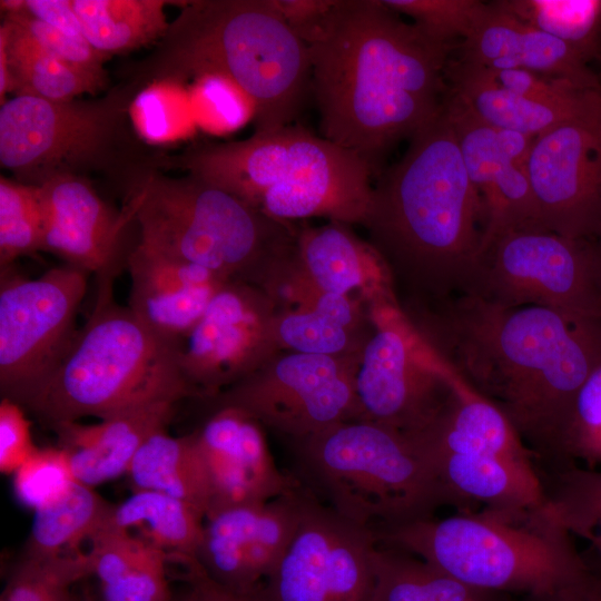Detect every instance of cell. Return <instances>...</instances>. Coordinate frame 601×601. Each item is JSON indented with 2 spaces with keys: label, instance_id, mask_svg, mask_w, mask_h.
Returning <instances> with one entry per match:
<instances>
[{
  "label": "cell",
  "instance_id": "1",
  "mask_svg": "<svg viewBox=\"0 0 601 601\" xmlns=\"http://www.w3.org/2000/svg\"><path fill=\"white\" fill-rule=\"evenodd\" d=\"M307 47L322 137L358 156L373 176L444 106L454 43L404 21L383 0H336Z\"/></svg>",
  "mask_w": 601,
  "mask_h": 601
},
{
  "label": "cell",
  "instance_id": "2",
  "mask_svg": "<svg viewBox=\"0 0 601 601\" xmlns=\"http://www.w3.org/2000/svg\"><path fill=\"white\" fill-rule=\"evenodd\" d=\"M404 313L535 457L556 461L575 395L601 362V328L542 306L503 307L469 294Z\"/></svg>",
  "mask_w": 601,
  "mask_h": 601
},
{
  "label": "cell",
  "instance_id": "3",
  "mask_svg": "<svg viewBox=\"0 0 601 601\" xmlns=\"http://www.w3.org/2000/svg\"><path fill=\"white\" fill-rule=\"evenodd\" d=\"M402 308L463 295L482 252L483 200L472 184L445 102L377 176L362 224Z\"/></svg>",
  "mask_w": 601,
  "mask_h": 601
},
{
  "label": "cell",
  "instance_id": "4",
  "mask_svg": "<svg viewBox=\"0 0 601 601\" xmlns=\"http://www.w3.org/2000/svg\"><path fill=\"white\" fill-rule=\"evenodd\" d=\"M191 176L285 223L325 217L362 225L373 177L355 154L297 125L201 148L187 157Z\"/></svg>",
  "mask_w": 601,
  "mask_h": 601
},
{
  "label": "cell",
  "instance_id": "5",
  "mask_svg": "<svg viewBox=\"0 0 601 601\" xmlns=\"http://www.w3.org/2000/svg\"><path fill=\"white\" fill-rule=\"evenodd\" d=\"M100 282L95 309L52 373L21 405L51 427L86 416L100 420L147 404L197 398L177 347L148 329Z\"/></svg>",
  "mask_w": 601,
  "mask_h": 601
},
{
  "label": "cell",
  "instance_id": "6",
  "mask_svg": "<svg viewBox=\"0 0 601 601\" xmlns=\"http://www.w3.org/2000/svg\"><path fill=\"white\" fill-rule=\"evenodd\" d=\"M376 543L412 553L491 593L546 590L589 566L546 505L483 508L414 519L373 532Z\"/></svg>",
  "mask_w": 601,
  "mask_h": 601
},
{
  "label": "cell",
  "instance_id": "7",
  "mask_svg": "<svg viewBox=\"0 0 601 601\" xmlns=\"http://www.w3.org/2000/svg\"><path fill=\"white\" fill-rule=\"evenodd\" d=\"M139 243L200 265L227 282L272 293L297 256V230L235 195L191 177L149 180L128 206Z\"/></svg>",
  "mask_w": 601,
  "mask_h": 601
},
{
  "label": "cell",
  "instance_id": "8",
  "mask_svg": "<svg viewBox=\"0 0 601 601\" xmlns=\"http://www.w3.org/2000/svg\"><path fill=\"white\" fill-rule=\"evenodd\" d=\"M175 69L238 86L255 107V132L293 125L312 92L307 45L268 0L199 1L175 23Z\"/></svg>",
  "mask_w": 601,
  "mask_h": 601
},
{
  "label": "cell",
  "instance_id": "9",
  "mask_svg": "<svg viewBox=\"0 0 601 601\" xmlns=\"http://www.w3.org/2000/svg\"><path fill=\"white\" fill-rule=\"evenodd\" d=\"M302 480L345 519L377 531L449 504L432 463L405 435L367 420L290 442Z\"/></svg>",
  "mask_w": 601,
  "mask_h": 601
},
{
  "label": "cell",
  "instance_id": "10",
  "mask_svg": "<svg viewBox=\"0 0 601 601\" xmlns=\"http://www.w3.org/2000/svg\"><path fill=\"white\" fill-rule=\"evenodd\" d=\"M371 332L356 363L355 387L363 420L413 439L455 397L453 370L406 316L397 300L365 304Z\"/></svg>",
  "mask_w": 601,
  "mask_h": 601
},
{
  "label": "cell",
  "instance_id": "11",
  "mask_svg": "<svg viewBox=\"0 0 601 601\" xmlns=\"http://www.w3.org/2000/svg\"><path fill=\"white\" fill-rule=\"evenodd\" d=\"M465 294L503 307L542 306L601 328V273L591 239L549 230L504 234L482 249Z\"/></svg>",
  "mask_w": 601,
  "mask_h": 601
},
{
  "label": "cell",
  "instance_id": "12",
  "mask_svg": "<svg viewBox=\"0 0 601 601\" xmlns=\"http://www.w3.org/2000/svg\"><path fill=\"white\" fill-rule=\"evenodd\" d=\"M89 274L70 265L36 278L1 269L0 391L22 405L52 373L78 328Z\"/></svg>",
  "mask_w": 601,
  "mask_h": 601
},
{
  "label": "cell",
  "instance_id": "13",
  "mask_svg": "<svg viewBox=\"0 0 601 601\" xmlns=\"http://www.w3.org/2000/svg\"><path fill=\"white\" fill-rule=\"evenodd\" d=\"M357 356L278 351L252 374L209 400L237 407L290 442L363 420L355 387Z\"/></svg>",
  "mask_w": 601,
  "mask_h": 601
},
{
  "label": "cell",
  "instance_id": "14",
  "mask_svg": "<svg viewBox=\"0 0 601 601\" xmlns=\"http://www.w3.org/2000/svg\"><path fill=\"white\" fill-rule=\"evenodd\" d=\"M304 489L295 535L258 591L269 601H371L373 531Z\"/></svg>",
  "mask_w": 601,
  "mask_h": 601
},
{
  "label": "cell",
  "instance_id": "15",
  "mask_svg": "<svg viewBox=\"0 0 601 601\" xmlns=\"http://www.w3.org/2000/svg\"><path fill=\"white\" fill-rule=\"evenodd\" d=\"M280 308L264 289L227 282L177 347L180 371L197 398L209 401L242 381L278 348Z\"/></svg>",
  "mask_w": 601,
  "mask_h": 601
},
{
  "label": "cell",
  "instance_id": "16",
  "mask_svg": "<svg viewBox=\"0 0 601 601\" xmlns=\"http://www.w3.org/2000/svg\"><path fill=\"white\" fill-rule=\"evenodd\" d=\"M526 170L545 228L592 239L601 230V90L535 137Z\"/></svg>",
  "mask_w": 601,
  "mask_h": 601
},
{
  "label": "cell",
  "instance_id": "17",
  "mask_svg": "<svg viewBox=\"0 0 601 601\" xmlns=\"http://www.w3.org/2000/svg\"><path fill=\"white\" fill-rule=\"evenodd\" d=\"M105 109L16 95L0 109V162L40 186L102 147L110 129Z\"/></svg>",
  "mask_w": 601,
  "mask_h": 601
},
{
  "label": "cell",
  "instance_id": "18",
  "mask_svg": "<svg viewBox=\"0 0 601 601\" xmlns=\"http://www.w3.org/2000/svg\"><path fill=\"white\" fill-rule=\"evenodd\" d=\"M304 486L264 503L214 510L205 516L196 559L228 593L250 592L270 577L299 525Z\"/></svg>",
  "mask_w": 601,
  "mask_h": 601
},
{
  "label": "cell",
  "instance_id": "19",
  "mask_svg": "<svg viewBox=\"0 0 601 601\" xmlns=\"http://www.w3.org/2000/svg\"><path fill=\"white\" fill-rule=\"evenodd\" d=\"M264 428L245 411L221 406L193 432L211 492L208 513L268 502L298 485L276 465Z\"/></svg>",
  "mask_w": 601,
  "mask_h": 601
},
{
  "label": "cell",
  "instance_id": "20",
  "mask_svg": "<svg viewBox=\"0 0 601 601\" xmlns=\"http://www.w3.org/2000/svg\"><path fill=\"white\" fill-rule=\"evenodd\" d=\"M38 187L42 250L100 279H112L121 230L134 219L131 209L117 216L89 184L71 174L57 175Z\"/></svg>",
  "mask_w": 601,
  "mask_h": 601
},
{
  "label": "cell",
  "instance_id": "21",
  "mask_svg": "<svg viewBox=\"0 0 601 601\" xmlns=\"http://www.w3.org/2000/svg\"><path fill=\"white\" fill-rule=\"evenodd\" d=\"M128 308L152 333L178 347L227 283L214 272L141 243L129 253Z\"/></svg>",
  "mask_w": 601,
  "mask_h": 601
},
{
  "label": "cell",
  "instance_id": "22",
  "mask_svg": "<svg viewBox=\"0 0 601 601\" xmlns=\"http://www.w3.org/2000/svg\"><path fill=\"white\" fill-rule=\"evenodd\" d=\"M461 61L487 69H524L601 90V76L563 41L489 3L474 30L460 43Z\"/></svg>",
  "mask_w": 601,
  "mask_h": 601
},
{
  "label": "cell",
  "instance_id": "23",
  "mask_svg": "<svg viewBox=\"0 0 601 601\" xmlns=\"http://www.w3.org/2000/svg\"><path fill=\"white\" fill-rule=\"evenodd\" d=\"M178 402L161 401L100 420L51 426L58 446L69 457L76 481L95 487L126 474L142 443L156 431L167 428Z\"/></svg>",
  "mask_w": 601,
  "mask_h": 601
},
{
  "label": "cell",
  "instance_id": "24",
  "mask_svg": "<svg viewBox=\"0 0 601 601\" xmlns=\"http://www.w3.org/2000/svg\"><path fill=\"white\" fill-rule=\"evenodd\" d=\"M348 226L329 220L298 229L299 272L321 292L355 297L354 294L364 304L382 298L397 300L382 258Z\"/></svg>",
  "mask_w": 601,
  "mask_h": 601
},
{
  "label": "cell",
  "instance_id": "25",
  "mask_svg": "<svg viewBox=\"0 0 601 601\" xmlns=\"http://www.w3.org/2000/svg\"><path fill=\"white\" fill-rule=\"evenodd\" d=\"M427 460L449 504L460 510L474 504L510 510L546 505L545 485L533 462L475 453H443Z\"/></svg>",
  "mask_w": 601,
  "mask_h": 601
},
{
  "label": "cell",
  "instance_id": "26",
  "mask_svg": "<svg viewBox=\"0 0 601 601\" xmlns=\"http://www.w3.org/2000/svg\"><path fill=\"white\" fill-rule=\"evenodd\" d=\"M461 151L467 175L485 207L482 249L508 233L548 230L526 168L503 155L494 134L472 136Z\"/></svg>",
  "mask_w": 601,
  "mask_h": 601
},
{
  "label": "cell",
  "instance_id": "27",
  "mask_svg": "<svg viewBox=\"0 0 601 601\" xmlns=\"http://www.w3.org/2000/svg\"><path fill=\"white\" fill-rule=\"evenodd\" d=\"M454 373L455 398L428 428L410 439L427 457L443 453L500 455L533 462L506 416Z\"/></svg>",
  "mask_w": 601,
  "mask_h": 601
},
{
  "label": "cell",
  "instance_id": "28",
  "mask_svg": "<svg viewBox=\"0 0 601 601\" xmlns=\"http://www.w3.org/2000/svg\"><path fill=\"white\" fill-rule=\"evenodd\" d=\"M370 332L362 299L321 290L296 309H280L275 324L280 351L333 357L357 356Z\"/></svg>",
  "mask_w": 601,
  "mask_h": 601
},
{
  "label": "cell",
  "instance_id": "29",
  "mask_svg": "<svg viewBox=\"0 0 601 601\" xmlns=\"http://www.w3.org/2000/svg\"><path fill=\"white\" fill-rule=\"evenodd\" d=\"M89 542L98 601H174L165 551L105 524Z\"/></svg>",
  "mask_w": 601,
  "mask_h": 601
},
{
  "label": "cell",
  "instance_id": "30",
  "mask_svg": "<svg viewBox=\"0 0 601 601\" xmlns=\"http://www.w3.org/2000/svg\"><path fill=\"white\" fill-rule=\"evenodd\" d=\"M445 79L449 91L462 99L486 125L533 137L545 132L579 110L591 93L568 102H541L502 87L489 69L450 59Z\"/></svg>",
  "mask_w": 601,
  "mask_h": 601
},
{
  "label": "cell",
  "instance_id": "31",
  "mask_svg": "<svg viewBox=\"0 0 601 601\" xmlns=\"http://www.w3.org/2000/svg\"><path fill=\"white\" fill-rule=\"evenodd\" d=\"M205 514L194 505L161 492L135 490L112 506L105 525L127 531L165 551L183 564L196 559Z\"/></svg>",
  "mask_w": 601,
  "mask_h": 601
},
{
  "label": "cell",
  "instance_id": "32",
  "mask_svg": "<svg viewBox=\"0 0 601 601\" xmlns=\"http://www.w3.org/2000/svg\"><path fill=\"white\" fill-rule=\"evenodd\" d=\"M135 490H151L185 501L205 516L211 505L207 473L194 433H152L137 451L126 473Z\"/></svg>",
  "mask_w": 601,
  "mask_h": 601
},
{
  "label": "cell",
  "instance_id": "33",
  "mask_svg": "<svg viewBox=\"0 0 601 601\" xmlns=\"http://www.w3.org/2000/svg\"><path fill=\"white\" fill-rule=\"evenodd\" d=\"M371 601H496L495 593L472 588L427 561L375 543Z\"/></svg>",
  "mask_w": 601,
  "mask_h": 601
},
{
  "label": "cell",
  "instance_id": "34",
  "mask_svg": "<svg viewBox=\"0 0 601 601\" xmlns=\"http://www.w3.org/2000/svg\"><path fill=\"white\" fill-rule=\"evenodd\" d=\"M112 506L93 487L75 481L58 499L33 511L22 556L75 553L101 529Z\"/></svg>",
  "mask_w": 601,
  "mask_h": 601
},
{
  "label": "cell",
  "instance_id": "35",
  "mask_svg": "<svg viewBox=\"0 0 601 601\" xmlns=\"http://www.w3.org/2000/svg\"><path fill=\"white\" fill-rule=\"evenodd\" d=\"M83 37L99 53L128 52L168 32L162 0H71Z\"/></svg>",
  "mask_w": 601,
  "mask_h": 601
},
{
  "label": "cell",
  "instance_id": "36",
  "mask_svg": "<svg viewBox=\"0 0 601 601\" xmlns=\"http://www.w3.org/2000/svg\"><path fill=\"white\" fill-rule=\"evenodd\" d=\"M8 69L10 91L53 101H72L95 92L102 79L85 73L42 49L8 20Z\"/></svg>",
  "mask_w": 601,
  "mask_h": 601
},
{
  "label": "cell",
  "instance_id": "37",
  "mask_svg": "<svg viewBox=\"0 0 601 601\" xmlns=\"http://www.w3.org/2000/svg\"><path fill=\"white\" fill-rule=\"evenodd\" d=\"M501 10L569 45L601 66V0H501Z\"/></svg>",
  "mask_w": 601,
  "mask_h": 601
},
{
  "label": "cell",
  "instance_id": "38",
  "mask_svg": "<svg viewBox=\"0 0 601 601\" xmlns=\"http://www.w3.org/2000/svg\"><path fill=\"white\" fill-rule=\"evenodd\" d=\"M545 485L546 509L573 538L583 540L601 565V471L558 465Z\"/></svg>",
  "mask_w": 601,
  "mask_h": 601
},
{
  "label": "cell",
  "instance_id": "39",
  "mask_svg": "<svg viewBox=\"0 0 601 601\" xmlns=\"http://www.w3.org/2000/svg\"><path fill=\"white\" fill-rule=\"evenodd\" d=\"M88 552L22 556L9 572L0 601H88L72 587L92 575Z\"/></svg>",
  "mask_w": 601,
  "mask_h": 601
},
{
  "label": "cell",
  "instance_id": "40",
  "mask_svg": "<svg viewBox=\"0 0 601 601\" xmlns=\"http://www.w3.org/2000/svg\"><path fill=\"white\" fill-rule=\"evenodd\" d=\"M43 213L39 187L0 178V270L42 250Z\"/></svg>",
  "mask_w": 601,
  "mask_h": 601
},
{
  "label": "cell",
  "instance_id": "41",
  "mask_svg": "<svg viewBox=\"0 0 601 601\" xmlns=\"http://www.w3.org/2000/svg\"><path fill=\"white\" fill-rule=\"evenodd\" d=\"M573 461L601 465V362L579 388L560 437L556 465Z\"/></svg>",
  "mask_w": 601,
  "mask_h": 601
},
{
  "label": "cell",
  "instance_id": "42",
  "mask_svg": "<svg viewBox=\"0 0 601 601\" xmlns=\"http://www.w3.org/2000/svg\"><path fill=\"white\" fill-rule=\"evenodd\" d=\"M395 12L413 19L435 38L454 43L465 39L487 10L479 0H383Z\"/></svg>",
  "mask_w": 601,
  "mask_h": 601
},
{
  "label": "cell",
  "instance_id": "43",
  "mask_svg": "<svg viewBox=\"0 0 601 601\" xmlns=\"http://www.w3.org/2000/svg\"><path fill=\"white\" fill-rule=\"evenodd\" d=\"M12 475L17 500L33 511L58 499L76 481L68 454L59 446L39 447Z\"/></svg>",
  "mask_w": 601,
  "mask_h": 601
},
{
  "label": "cell",
  "instance_id": "44",
  "mask_svg": "<svg viewBox=\"0 0 601 601\" xmlns=\"http://www.w3.org/2000/svg\"><path fill=\"white\" fill-rule=\"evenodd\" d=\"M199 122L209 131H233L255 117L250 98L227 78L207 75L196 78Z\"/></svg>",
  "mask_w": 601,
  "mask_h": 601
},
{
  "label": "cell",
  "instance_id": "45",
  "mask_svg": "<svg viewBox=\"0 0 601 601\" xmlns=\"http://www.w3.org/2000/svg\"><path fill=\"white\" fill-rule=\"evenodd\" d=\"M42 49L73 68L104 79L102 58L87 39L67 35L29 14L24 9L8 12L7 19Z\"/></svg>",
  "mask_w": 601,
  "mask_h": 601
},
{
  "label": "cell",
  "instance_id": "46",
  "mask_svg": "<svg viewBox=\"0 0 601 601\" xmlns=\"http://www.w3.org/2000/svg\"><path fill=\"white\" fill-rule=\"evenodd\" d=\"M131 117L138 132L152 142L174 140L188 129L174 95L164 85L139 92L131 106Z\"/></svg>",
  "mask_w": 601,
  "mask_h": 601
},
{
  "label": "cell",
  "instance_id": "47",
  "mask_svg": "<svg viewBox=\"0 0 601 601\" xmlns=\"http://www.w3.org/2000/svg\"><path fill=\"white\" fill-rule=\"evenodd\" d=\"M17 402H0V471L13 474L39 447L32 440L31 423Z\"/></svg>",
  "mask_w": 601,
  "mask_h": 601
},
{
  "label": "cell",
  "instance_id": "48",
  "mask_svg": "<svg viewBox=\"0 0 601 601\" xmlns=\"http://www.w3.org/2000/svg\"><path fill=\"white\" fill-rule=\"evenodd\" d=\"M489 71L505 89L535 101L568 102L581 98L589 91L569 80L524 69H489Z\"/></svg>",
  "mask_w": 601,
  "mask_h": 601
},
{
  "label": "cell",
  "instance_id": "49",
  "mask_svg": "<svg viewBox=\"0 0 601 601\" xmlns=\"http://www.w3.org/2000/svg\"><path fill=\"white\" fill-rule=\"evenodd\" d=\"M287 26L307 45L336 0H268Z\"/></svg>",
  "mask_w": 601,
  "mask_h": 601
},
{
  "label": "cell",
  "instance_id": "50",
  "mask_svg": "<svg viewBox=\"0 0 601 601\" xmlns=\"http://www.w3.org/2000/svg\"><path fill=\"white\" fill-rule=\"evenodd\" d=\"M522 601H601V573L589 565L554 587L525 594Z\"/></svg>",
  "mask_w": 601,
  "mask_h": 601
},
{
  "label": "cell",
  "instance_id": "51",
  "mask_svg": "<svg viewBox=\"0 0 601 601\" xmlns=\"http://www.w3.org/2000/svg\"><path fill=\"white\" fill-rule=\"evenodd\" d=\"M23 9L38 20L67 35L83 36L71 0H24Z\"/></svg>",
  "mask_w": 601,
  "mask_h": 601
},
{
  "label": "cell",
  "instance_id": "52",
  "mask_svg": "<svg viewBox=\"0 0 601 601\" xmlns=\"http://www.w3.org/2000/svg\"><path fill=\"white\" fill-rule=\"evenodd\" d=\"M188 588L174 601H228L218 587L205 574L197 560L185 566Z\"/></svg>",
  "mask_w": 601,
  "mask_h": 601
},
{
  "label": "cell",
  "instance_id": "53",
  "mask_svg": "<svg viewBox=\"0 0 601 601\" xmlns=\"http://www.w3.org/2000/svg\"><path fill=\"white\" fill-rule=\"evenodd\" d=\"M494 129L503 155L516 165L526 168L535 137L511 129Z\"/></svg>",
  "mask_w": 601,
  "mask_h": 601
},
{
  "label": "cell",
  "instance_id": "54",
  "mask_svg": "<svg viewBox=\"0 0 601 601\" xmlns=\"http://www.w3.org/2000/svg\"><path fill=\"white\" fill-rule=\"evenodd\" d=\"M8 37H9V24L4 21L0 28V101L1 105L4 102V95L10 91V77L8 69Z\"/></svg>",
  "mask_w": 601,
  "mask_h": 601
},
{
  "label": "cell",
  "instance_id": "55",
  "mask_svg": "<svg viewBox=\"0 0 601 601\" xmlns=\"http://www.w3.org/2000/svg\"><path fill=\"white\" fill-rule=\"evenodd\" d=\"M219 589V588H218ZM228 601H269L258 589L246 593H228L219 589Z\"/></svg>",
  "mask_w": 601,
  "mask_h": 601
},
{
  "label": "cell",
  "instance_id": "56",
  "mask_svg": "<svg viewBox=\"0 0 601 601\" xmlns=\"http://www.w3.org/2000/svg\"><path fill=\"white\" fill-rule=\"evenodd\" d=\"M591 240L593 243V247H594V250H595V255H597V259H598V264H599V268H600V273H601V230Z\"/></svg>",
  "mask_w": 601,
  "mask_h": 601
},
{
  "label": "cell",
  "instance_id": "57",
  "mask_svg": "<svg viewBox=\"0 0 601 601\" xmlns=\"http://www.w3.org/2000/svg\"><path fill=\"white\" fill-rule=\"evenodd\" d=\"M88 601H98V600H91V599H88Z\"/></svg>",
  "mask_w": 601,
  "mask_h": 601
}]
</instances>
